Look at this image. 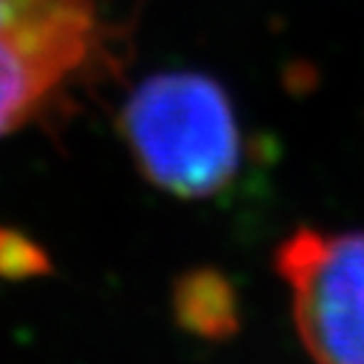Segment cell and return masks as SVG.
Here are the masks:
<instances>
[{
	"mask_svg": "<svg viewBox=\"0 0 364 364\" xmlns=\"http://www.w3.org/2000/svg\"><path fill=\"white\" fill-rule=\"evenodd\" d=\"M297 335L316 364H364V232L302 227L278 248Z\"/></svg>",
	"mask_w": 364,
	"mask_h": 364,
	"instance_id": "3",
	"label": "cell"
},
{
	"mask_svg": "<svg viewBox=\"0 0 364 364\" xmlns=\"http://www.w3.org/2000/svg\"><path fill=\"white\" fill-rule=\"evenodd\" d=\"M49 270L46 251L33 243L27 235L0 224V284L3 281H27Z\"/></svg>",
	"mask_w": 364,
	"mask_h": 364,
	"instance_id": "4",
	"label": "cell"
},
{
	"mask_svg": "<svg viewBox=\"0 0 364 364\" xmlns=\"http://www.w3.org/2000/svg\"><path fill=\"white\" fill-rule=\"evenodd\" d=\"M119 127L141 173L176 197L216 195L240 170V124L227 92L208 76H149L127 97Z\"/></svg>",
	"mask_w": 364,
	"mask_h": 364,
	"instance_id": "1",
	"label": "cell"
},
{
	"mask_svg": "<svg viewBox=\"0 0 364 364\" xmlns=\"http://www.w3.org/2000/svg\"><path fill=\"white\" fill-rule=\"evenodd\" d=\"M95 0H0V138L27 127L103 54Z\"/></svg>",
	"mask_w": 364,
	"mask_h": 364,
	"instance_id": "2",
	"label": "cell"
}]
</instances>
